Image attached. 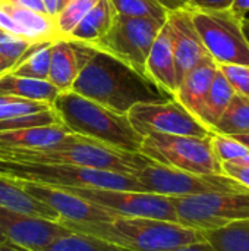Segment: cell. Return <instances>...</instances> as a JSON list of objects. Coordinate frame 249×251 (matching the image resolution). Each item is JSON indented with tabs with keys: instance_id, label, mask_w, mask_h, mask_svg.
<instances>
[{
	"instance_id": "cell-45",
	"label": "cell",
	"mask_w": 249,
	"mask_h": 251,
	"mask_svg": "<svg viewBox=\"0 0 249 251\" xmlns=\"http://www.w3.org/2000/svg\"><path fill=\"white\" fill-rule=\"evenodd\" d=\"M230 137H233L235 140H238L239 143H242L245 147L249 149V134H238V135H230Z\"/></svg>"
},
{
	"instance_id": "cell-3",
	"label": "cell",
	"mask_w": 249,
	"mask_h": 251,
	"mask_svg": "<svg viewBox=\"0 0 249 251\" xmlns=\"http://www.w3.org/2000/svg\"><path fill=\"white\" fill-rule=\"evenodd\" d=\"M60 122L72 132L113 149L139 153L142 137L126 115L113 112L73 91H60L51 103Z\"/></svg>"
},
{
	"instance_id": "cell-1",
	"label": "cell",
	"mask_w": 249,
	"mask_h": 251,
	"mask_svg": "<svg viewBox=\"0 0 249 251\" xmlns=\"http://www.w3.org/2000/svg\"><path fill=\"white\" fill-rule=\"evenodd\" d=\"M70 91L122 115L139 103L173 99L145 74L95 47H91Z\"/></svg>"
},
{
	"instance_id": "cell-30",
	"label": "cell",
	"mask_w": 249,
	"mask_h": 251,
	"mask_svg": "<svg viewBox=\"0 0 249 251\" xmlns=\"http://www.w3.org/2000/svg\"><path fill=\"white\" fill-rule=\"evenodd\" d=\"M98 0H70L54 18V25L60 38H68L78 22Z\"/></svg>"
},
{
	"instance_id": "cell-15",
	"label": "cell",
	"mask_w": 249,
	"mask_h": 251,
	"mask_svg": "<svg viewBox=\"0 0 249 251\" xmlns=\"http://www.w3.org/2000/svg\"><path fill=\"white\" fill-rule=\"evenodd\" d=\"M166 25L169 28L172 49L175 54L176 63V76L178 85L182 78L200 62L208 57V51L205 50L198 31L192 22V16L189 9H178L167 13Z\"/></svg>"
},
{
	"instance_id": "cell-22",
	"label": "cell",
	"mask_w": 249,
	"mask_h": 251,
	"mask_svg": "<svg viewBox=\"0 0 249 251\" xmlns=\"http://www.w3.org/2000/svg\"><path fill=\"white\" fill-rule=\"evenodd\" d=\"M114 16L116 12L110 0H98L78 22L66 40H72L85 46H95L110 29Z\"/></svg>"
},
{
	"instance_id": "cell-20",
	"label": "cell",
	"mask_w": 249,
	"mask_h": 251,
	"mask_svg": "<svg viewBox=\"0 0 249 251\" xmlns=\"http://www.w3.org/2000/svg\"><path fill=\"white\" fill-rule=\"evenodd\" d=\"M69 134L72 132L63 124L32 126L25 129H15V131H3L0 132V147L43 150L59 144Z\"/></svg>"
},
{
	"instance_id": "cell-40",
	"label": "cell",
	"mask_w": 249,
	"mask_h": 251,
	"mask_svg": "<svg viewBox=\"0 0 249 251\" xmlns=\"http://www.w3.org/2000/svg\"><path fill=\"white\" fill-rule=\"evenodd\" d=\"M164 9L166 12H173V10H178V9H183L188 6V3L191 0H157Z\"/></svg>"
},
{
	"instance_id": "cell-34",
	"label": "cell",
	"mask_w": 249,
	"mask_h": 251,
	"mask_svg": "<svg viewBox=\"0 0 249 251\" xmlns=\"http://www.w3.org/2000/svg\"><path fill=\"white\" fill-rule=\"evenodd\" d=\"M31 46L32 43L0 28V56L12 65H15Z\"/></svg>"
},
{
	"instance_id": "cell-10",
	"label": "cell",
	"mask_w": 249,
	"mask_h": 251,
	"mask_svg": "<svg viewBox=\"0 0 249 251\" xmlns=\"http://www.w3.org/2000/svg\"><path fill=\"white\" fill-rule=\"evenodd\" d=\"M163 25L164 22L151 18H132L116 13L107 34L91 47L103 50L145 74L150 49Z\"/></svg>"
},
{
	"instance_id": "cell-8",
	"label": "cell",
	"mask_w": 249,
	"mask_h": 251,
	"mask_svg": "<svg viewBox=\"0 0 249 251\" xmlns=\"http://www.w3.org/2000/svg\"><path fill=\"white\" fill-rule=\"evenodd\" d=\"M172 200L178 224L200 231H213L249 219V191L207 193Z\"/></svg>"
},
{
	"instance_id": "cell-11",
	"label": "cell",
	"mask_w": 249,
	"mask_h": 251,
	"mask_svg": "<svg viewBox=\"0 0 249 251\" xmlns=\"http://www.w3.org/2000/svg\"><path fill=\"white\" fill-rule=\"evenodd\" d=\"M84 200L116 215L128 218H148L169 222H178L176 210L172 197L126 190L107 188H79V187H57Z\"/></svg>"
},
{
	"instance_id": "cell-43",
	"label": "cell",
	"mask_w": 249,
	"mask_h": 251,
	"mask_svg": "<svg viewBox=\"0 0 249 251\" xmlns=\"http://www.w3.org/2000/svg\"><path fill=\"white\" fill-rule=\"evenodd\" d=\"M9 160H7V154L6 150L3 147H0V175H4L7 168H9Z\"/></svg>"
},
{
	"instance_id": "cell-4",
	"label": "cell",
	"mask_w": 249,
	"mask_h": 251,
	"mask_svg": "<svg viewBox=\"0 0 249 251\" xmlns=\"http://www.w3.org/2000/svg\"><path fill=\"white\" fill-rule=\"evenodd\" d=\"M9 162H26L43 165H72L119 174L134 175L150 159L141 153L123 151L87 137L69 134L59 144L43 150L4 149Z\"/></svg>"
},
{
	"instance_id": "cell-36",
	"label": "cell",
	"mask_w": 249,
	"mask_h": 251,
	"mask_svg": "<svg viewBox=\"0 0 249 251\" xmlns=\"http://www.w3.org/2000/svg\"><path fill=\"white\" fill-rule=\"evenodd\" d=\"M220 174L232 178L233 181L241 184L244 188L249 190V166L225 162V163H220Z\"/></svg>"
},
{
	"instance_id": "cell-49",
	"label": "cell",
	"mask_w": 249,
	"mask_h": 251,
	"mask_svg": "<svg viewBox=\"0 0 249 251\" xmlns=\"http://www.w3.org/2000/svg\"><path fill=\"white\" fill-rule=\"evenodd\" d=\"M6 246H9V243H7V241L4 240V237L0 234V247H6Z\"/></svg>"
},
{
	"instance_id": "cell-17",
	"label": "cell",
	"mask_w": 249,
	"mask_h": 251,
	"mask_svg": "<svg viewBox=\"0 0 249 251\" xmlns=\"http://www.w3.org/2000/svg\"><path fill=\"white\" fill-rule=\"evenodd\" d=\"M91 46H85L72 40L59 38L51 43V57L47 81L59 91H69L88 59Z\"/></svg>"
},
{
	"instance_id": "cell-35",
	"label": "cell",
	"mask_w": 249,
	"mask_h": 251,
	"mask_svg": "<svg viewBox=\"0 0 249 251\" xmlns=\"http://www.w3.org/2000/svg\"><path fill=\"white\" fill-rule=\"evenodd\" d=\"M235 94L249 97V66L247 65H217Z\"/></svg>"
},
{
	"instance_id": "cell-2",
	"label": "cell",
	"mask_w": 249,
	"mask_h": 251,
	"mask_svg": "<svg viewBox=\"0 0 249 251\" xmlns=\"http://www.w3.org/2000/svg\"><path fill=\"white\" fill-rule=\"evenodd\" d=\"M60 224L72 232L100 238L128 251H173L205 241L204 231L148 218L117 216L109 221Z\"/></svg>"
},
{
	"instance_id": "cell-18",
	"label": "cell",
	"mask_w": 249,
	"mask_h": 251,
	"mask_svg": "<svg viewBox=\"0 0 249 251\" xmlns=\"http://www.w3.org/2000/svg\"><path fill=\"white\" fill-rule=\"evenodd\" d=\"M145 75L166 94H169L170 97L175 96L178 90L176 63L166 22L150 49L145 62Z\"/></svg>"
},
{
	"instance_id": "cell-26",
	"label": "cell",
	"mask_w": 249,
	"mask_h": 251,
	"mask_svg": "<svg viewBox=\"0 0 249 251\" xmlns=\"http://www.w3.org/2000/svg\"><path fill=\"white\" fill-rule=\"evenodd\" d=\"M205 241L216 251H249V219L204 231Z\"/></svg>"
},
{
	"instance_id": "cell-50",
	"label": "cell",
	"mask_w": 249,
	"mask_h": 251,
	"mask_svg": "<svg viewBox=\"0 0 249 251\" xmlns=\"http://www.w3.org/2000/svg\"><path fill=\"white\" fill-rule=\"evenodd\" d=\"M60 1H62V7H63V6H65L66 3H69L70 0H60Z\"/></svg>"
},
{
	"instance_id": "cell-33",
	"label": "cell",
	"mask_w": 249,
	"mask_h": 251,
	"mask_svg": "<svg viewBox=\"0 0 249 251\" xmlns=\"http://www.w3.org/2000/svg\"><path fill=\"white\" fill-rule=\"evenodd\" d=\"M210 144H211V149H213V153H214L216 159L220 163L235 162L239 157H242L247 153H249L248 147H245L242 143H239L238 140H235L230 135L211 132Z\"/></svg>"
},
{
	"instance_id": "cell-7",
	"label": "cell",
	"mask_w": 249,
	"mask_h": 251,
	"mask_svg": "<svg viewBox=\"0 0 249 251\" xmlns=\"http://www.w3.org/2000/svg\"><path fill=\"white\" fill-rule=\"evenodd\" d=\"M189 12L205 50L217 65L249 66V43L241 18L233 15L230 9H189Z\"/></svg>"
},
{
	"instance_id": "cell-25",
	"label": "cell",
	"mask_w": 249,
	"mask_h": 251,
	"mask_svg": "<svg viewBox=\"0 0 249 251\" xmlns=\"http://www.w3.org/2000/svg\"><path fill=\"white\" fill-rule=\"evenodd\" d=\"M51 43L53 41L32 44L7 74L37 79H47L51 57Z\"/></svg>"
},
{
	"instance_id": "cell-19",
	"label": "cell",
	"mask_w": 249,
	"mask_h": 251,
	"mask_svg": "<svg viewBox=\"0 0 249 251\" xmlns=\"http://www.w3.org/2000/svg\"><path fill=\"white\" fill-rule=\"evenodd\" d=\"M216 72L217 63L210 56L205 57L182 78L173 96V99L197 119L201 113Z\"/></svg>"
},
{
	"instance_id": "cell-44",
	"label": "cell",
	"mask_w": 249,
	"mask_h": 251,
	"mask_svg": "<svg viewBox=\"0 0 249 251\" xmlns=\"http://www.w3.org/2000/svg\"><path fill=\"white\" fill-rule=\"evenodd\" d=\"M12 68H13V65H12L10 62H7L4 57L0 56V76H1L3 74H7Z\"/></svg>"
},
{
	"instance_id": "cell-14",
	"label": "cell",
	"mask_w": 249,
	"mask_h": 251,
	"mask_svg": "<svg viewBox=\"0 0 249 251\" xmlns=\"http://www.w3.org/2000/svg\"><path fill=\"white\" fill-rule=\"evenodd\" d=\"M21 184L29 196L43 201L54 212H57V215L60 216L59 222H92L117 218L116 215L66 190L50 185H41L29 181H21Z\"/></svg>"
},
{
	"instance_id": "cell-12",
	"label": "cell",
	"mask_w": 249,
	"mask_h": 251,
	"mask_svg": "<svg viewBox=\"0 0 249 251\" xmlns=\"http://www.w3.org/2000/svg\"><path fill=\"white\" fill-rule=\"evenodd\" d=\"M126 116L142 138L153 132L198 138H205L211 134L207 126H204L175 99L135 104L129 109Z\"/></svg>"
},
{
	"instance_id": "cell-47",
	"label": "cell",
	"mask_w": 249,
	"mask_h": 251,
	"mask_svg": "<svg viewBox=\"0 0 249 251\" xmlns=\"http://www.w3.org/2000/svg\"><path fill=\"white\" fill-rule=\"evenodd\" d=\"M242 28H244V32H245V37L249 43V18H244L242 19Z\"/></svg>"
},
{
	"instance_id": "cell-51",
	"label": "cell",
	"mask_w": 249,
	"mask_h": 251,
	"mask_svg": "<svg viewBox=\"0 0 249 251\" xmlns=\"http://www.w3.org/2000/svg\"><path fill=\"white\" fill-rule=\"evenodd\" d=\"M15 249H16V251H28V250H25V249H21V247H16V246H13Z\"/></svg>"
},
{
	"instance_id": "cell-46",
	"label": "cell",
	"mask_w": 249,
	"mask_h": 251,
	"mask_svg": "<svg viewBox=\"0 0 249 251\" xmlns=\"http://www.w3.org/2000/svg\"><path fill=\"white\" fill-rule=\"evenodd\" d=\"M230 163H236V165H245V166H249V153H247L245 156L239 157L238 160L235 162H230Z\"/></svg>"
},
{
	"instance_id": "cell-27",
	"label": "cell",
	"mask_w": 249,
	"mask_h": 251,
	"mask_svg": "<svg viewBox=\"0 0 249 251\" xmlns=\"http://www.w3.org/2000/svg\"><path fill=\"white\" fill-rule=\"evenodd\" d=\"M213 132L223 135L249 134V97L235 94Z\"/></svg>"
},
{
	"instance_id": "cell-9",
	"label": "cell",
	"mask_w": 249,
	"mask_h": 251,
	"mask_svg": "<svg viewBox=\"0 0 249 251\" xmlns=\"http://www.w3.org/2000/svg\"><path fill=\"white\" fill-rule=\"evenodd\" d=\"M144 193L185 197L207 193H245L249 191L241 184L222 174L219 175H194L178 171L150 160L144 168L134 174Z\"/></svg>"
},
{
	"instance_id": "cell-13",
	"label": "cell",
	"mask_w": 249,
	"mask_h": 251,
	"mask_svg": "<svg viewBox=\"0 0 249 251\" xmlns=\"http://www.w3.org/2000/svg\"><path fill=\"white\" fill-rule=\"evenodd\" d=\"M70 232L60 222L0 207V234L12 246L29 251L40 250Z\"/></svg>"
},
{
	"instance_id": "cell-6",
	"label": "cell",
	"mask_w": 249,
	"mask_h": 251,
	"mask_svg": "<svg viewBox=\"0 0 249 251\" xmlns=\"http://www.w3.org/2000/svg\"><path fill=\"white\" fill-rule=\"evenodd\" d=\"M210 135L198 138L153 132L142 138L139 153L156 163L188 174L219 175L220 162L213 153Z\"/></svg>"
},
{
	"instance_id": "cell-31",
	"label": "cell",
	"mask_w": 249,
	"mask_h": 251,
	"mask_svg": "<svg viewBox=\"0 0 249 251\" xmlns=\"http://www.w3.org/2000/svg\"><path fill=\"white\" fill-rule=\"evenodd\" d=\"M50 107H51V103L26 100V99H21V97L0 94V121L18 118V116L29 115V113H37V112H41V110H45Z\"/></svg>"
},
{
	"instance_id": "cell-21",
	"label": "cell",
	"mask_w": 249,
	"mask_h": 251,
	"mask_svg": "<svg viewBox=\"0 0 249 251\" xmlns=\"http://www.w3.org/2000/svg\"><path fill=\"white\" fill-rule=\"evenodd\" d=\"M0 207H6L19 213L31 215L35 218L59 222L60 216L50 206L29 196L19 179L0 175Z\"/></svg>"
},
{
	"instance_id": "cell-16",
	"label": "cell",
	"mask_w": 249,
	"mask_h": 251,
	"mask_svg": "<svg viewBox=\"0 0 249 251\" xmlns=\"http://www.w3.org/2000/svg\"><path fill=\"white\" fill-rule=\"evenodd\" d=\"M0 28L32 44L60 38L53 18L9 0H0Z\"/></svg>"
},
{
	"instance_id": "cell-28",
	"label": "cell",
	"mask_w": 249,
	"mask_h": 251,
	"mask_svg": "<svg viewBox=\"0 0 249 251\" xmlns=\"http://www.w3.org/2000/svg\"><path fill=\"white\" fill-rule=\"evenodd\" d=\"M29 251V250H28ZM35 251H128L106 243L100 238H94V237H88V235H82V234H76V232H70L66 237H62L56 241H53L51 244H48L44 249Z\"/></svg>"
},
{
	"instance_id": "cell-5",
	"label": "cell",
	"mask_w": 249,
	"mask_h": 251,
	"mask_svg": "<svg viewBox=\"0 0 249 251\" xmlns=\"http://www.w3.org/2000/svg\"><path fill=\"white\" fill-rule=\"evenodd\" d=\"M6 176L29 181L50 187H79L142 191L136 178L129 174L91 169L72 165H43L26 162H10Z\"/></svg>"
},
{
	"instance_id": "cell-24",
	"label": "cell",
	"mask_w": 249,
	"mask_h": 251,
	"mask_svg": "<svg viewBox=\"0 0 249 251\" xmlns=\"http://www.w3.org/2000/svg\"><path fill=\"white\" fill-rule=\"evenodd\" d=\"M233 96H235L233 88L230 87V84L227 82V79L225 78V75L220 72L217 66V72L213 78L210 91L207 94V99L204 101L198 121L213 132L216 124L223 116Z\"/></svg>"
},
{
	"instance_id": "cell-38",
	"label": "cell",
	"mask_w": 249,
	"mask_h": 251,
	"mask_svg": "<svg viewBox=\"0 0 249 251\" xmlns=\"http://www.w3.org/2000/svg\"><path fill=\"white\" fill-rule=\"evenodd\" d=\"M18 6H22V7H26V9H31L34 12H40V13H45V9H44V4H43V0H9ZM47 15V13H45ZM48 16V15H47Z\"/></svg>"
},
{
	"instance_id": "cell-23",
	"label": "cell",
	"mask_w": 249,
	"mask_h": 251,
	"mask_svg": "<svg viewBox=\"0 0 249 251\" xmlns=\"http://www.w3.org/2000/svg\"><path fill=\"white\" fill-rule=\"evenodd\" d=\"M59 93L60 91L47 79L19 76L15 74H3L0 76V94L53 103Z\"/></svg>"
},
{
	"instance_id": "cell-39",
	"label": "cell",
	"mask_w": 249,
	"mask_h": 251,
	"mask_svg": "<svg viewBox=\"0 0 249 251\" xmlns=\"http://www.w3.org/2000/svg\"><path fill=\"white\" fill-rule=\"evenodd\" d=\"M230 12L241 19L247 18L249 13V0H235L230 6Z\"/></svg>"
},
{
	"instance_id": "cell-48",
	"label": "cell",
	"mask_w": 249,
	"mask_h": 251,
	"mask_svg": "<svg viewBox=\"0 0 249 251\" xmlns=\"http://www.w3.org/2000/svg\"><path fill=\"white\" fill-rule=\"evenodd\" d=\"M0 251H16V249H15L12 244H9V246H6V247H0Z\"/></svg>"
},
{
	"instance_id": "cell-42",
	"label": "cell",
	"mask_w": 249,
	"mask_h": 251,
	"mask_svg": "<svg viewBox=\"0 0 249 251\" xmlns=\"http://www.w3.org/2000/svg\"><path fill=\"white\" fill-rule=\"evenodd\" d=\"M173 251H216L207 241H203V243H197V244H191V246H186V247H182V249H178V250Z\"/></svg>"
},
{
	"instance_id": "cell-37",
	"label": "cell",
	"mask_w": 249,
	"mask_h": 251,
	"mask_svg": "<svg viewBox=\"0 0 249 251\" xmlns=\"http://www.w3.org/2000/svg\"><path fill=\"white\" fill-rule=\"evenodd\" d=\"M235 0H191L188 9H201V10H227Z\"/></svg>"
},
{
	"instance_id": "cell-32",
	"label": "cell",
	"mask_w": 249,
	"mask_h": 251,
	"mask_svg": "<svg viewBox=\"0 0 249 251\" xmlns=\"http://www.w3.org/2000/svg\"><path fill=\"white\" fill-rule=\"evenodd\" d=\"M53 124H62V122L56 110L51 106L50 109H45L37 113H29V115H22L18 118L0 121V132L25 129V128H32V126H44V125H53Z\"/></svg>"
},
{
	"instance_id": "cell-29",
	"label": "cell",
	"mask_w": 249,
	"mask_h": 251,
	"mask_svg": "<svg viewBox=\"0 0 249 251\" xmlns=\"http://www.w3.org/2000/svg\"><path fill=\"white\" fill-rule=\"evenodd\" d=\"M114 12L132 18H151L166 22L167 12L157 0H110Z\"/></svg>"
},
{
	"instance_id": "cell-41",
	"label": "cell",
	"mask_w": 249,
	"mask_h": 251,
	"mask_svg": "<svg viewBox=\"0 0 249 251\" xmlns=\"http://www.w3.org/2000/svg\"><path fill=\"white\" fill-rule=\"evenodd\" d=\"M43 4H44V9H45V13L50 16V18H56V15L60 12L62 9V1L60 0H43Z\"/></svg>"
}]
</instances>
